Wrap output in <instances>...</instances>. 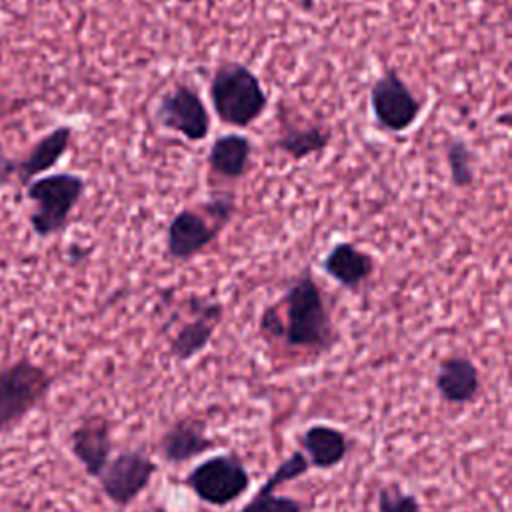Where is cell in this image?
<instances>
[{
	"label": "cell",
	"instance_id": "1",
	"mask_svg": "<svg viewBox=\"0 0 512 512\" xmlns=\"http://www.w3.org/2000/svg\"><path fill=\"white\" fill-rule=\"evenodd\" d=\"M260 332L282 340L288 348L328 352L334 342V324L322 288L304 270L290 280L280 304L268 306L260 316Z\"/></svg>",
	"mask_w": 512,
	"mask_h": 512
},
{
	"label": "cell",
	"instance_id": "2",
	"mask_svg": "<svg viewBox=\"0 0 512 512\" xmlns=\"http://www.w3.org/2000/svg\"><path fill=\"white\" fill-rule=\"evenodd\" d=\"M208 96L218 120L234 128L252 126L268 108V94L258 74L240 62L216 66Z\"/></svg>",
	"mask_w": 512,
	"mask_h": 512
},
{
	"label": "cell",
	"instance_id": "3",
	"mask_svg": "<svg viewBox=\"0 0 512 512\" xmlns=\"http://www.w3.org/2000/svg\"><path fill=\"white\" fill-rule=\"evenodd\" d=\"M86 182L78 174L58 172L42 176L28 184V198L36 204L30 216L34 232L42 238L62 230L70 212L80 202Z\"/></svg>",
	"mask_w": 512,
	"mask_h": 512
},
{
	"label": "cell",
	"instance_id": "4",
	"mask_svg": "<svg viewBox=\"0 0 512 512\" xmlns=\"http://www.w3.org/2000/svg\"><path fill=\"white\" fill-rule=\"evenodd\" d=\"M198 500L208 506H228L250 488V472L236 454H216L196 464L184 476Z\"/></svg>",
	"mask_w": 512,
	"mask_h": 512
},
{
	"label": "cell",
	"instance_id": "5",
	"mask_svg": "<svg viewBox=\"0 0 512 512\" xmlns=\"http://www.w3.org/2000/svg\"><path fill=\"white\" fill-rule=\"evenodd\" d=\"M422 108L424 102L392 68L384 70L370 86L372 116L376 124L390 134H402L410 130L418 122Z\"/></svg>",
	"mask_w": 512,
	"mask_h": 512
},
{
	"label": "cell",
	"instance_id": "6",
	"mask_svg": "<svg viewBox=\"0 0 512 512\" xmlns=\"http://www.w3.org/2000/svg\"><path fill=\"white\" fill-rule=\"evenodd\" d=\"M154 118L160 128L202 142L210 132V114L194 86L176 82L156 104Z\"/></svg>",
	"mask_w": 512,
	"mask_h": 512
},
{
	"label": "cell",
	"instance_id": "7",
	"mask_svg": "<svg viewBox=\"0 0 512 512\" xmlns=\"http://www.w3.org/2000/svg\"><path fill=\"white\" fill-rule=\"evenodd\" d=\"M156 470V462L146 452L126 450L110 458L98 478L108 500L124 508L148 488Z\"/></svg>",
	"mask_w": 512,
	"mask_h": 512
},
{
	"label": "cell",
	"instance_id": "8",
	"mask_svg": "<svg viewBox=\"0 0 512 512\" xmlns=\"http://www.w3.org/2000/svg\"><path fill=\"white\" fill-rule=\"evenodd\" d=\"M224 230L204 208L178 210L166 228V254L174 262H186L206 250Z\"/></svg>",
	"mask_w": 512,
	"mask_h": 512
},
{
	"label": "cell",
	"instance_id": "9",
	"mask_svg": "<svg viewBox=\"0 0 512 512\" xmlns=\"http://www.w3.org/2000/svg\"><path fill=\"white\" fill-rule=\"evenodd\" d=\"M50 386L46 372L30 362H18L0 376V430L22 416Z\"/></svg>",
	"mask_w": 512,
	"mask_h": 512
},
{
	"label": "cell",
	"instance_id": "10",
	"mask_svg": "<svg viewBox=\"0 0 512 512\" xmlns=\"http://www.w3.org/2000/svg\"><path fill=\"white\" fill-rule=\"evenodd\" d=\"M194 318L188 320L172 338H170V354L178 362H188L194 356H198L212 340L224 308L220 302L204 300V298H192L190 300Z\"/></svg>",
	"mask_w": 512,
	"mask_h": 512
},
{
	"label": "cell",
	"instance_id": "11",
	"mask_svg": "<svg viewBox=\"0 0 512 512\" xmlns=\"http://www.w3.org/2000/svg\"><path fill=\"white\" fill-rule=\"evenodd\" d=\"M308 470L310 464L306 456L300 450H294L276 466V470L260 484L256 494L238 512H304L300 500L276 494V488L306 474Z\"/></svg>",
	"mask_w": 512,
	"mask_h": 512
},
{
	"label": "cell",
	"instance_id": "12",
	"mask_svg": "<svg viewBox=\"0 0 512 512\" xmlns=\"http://www.w3.org/2000/svg\"><path fill=\"white\" fill-rule=\"evenodd\" d=\"M434 386L438 396L454 406H464L476 400L482 380L478 366L464 354L446 356L438 364V372L434 378Z\"/></svg>",
	"mask_w": 512,
	"mask_h": 512
},
{
	"label": "cell",
	"instance_id": "13",
	"mask_svg": "<svg viewBox=\"0 0 512 512\" xmlns=\"http://www.w3.org/2000/svg\"><path fill=\"white\" fill-rule=\"evenodd\" d=\"M376 260L372 254L360 250L354 242H336L322 258V270L346 290H360L374 274Z\"/></svg>",
	"mask_w": 512,
	"mask_h": 512
},
{
	"label": "cell",
	"instance_id": "14",
	"mask_svg": "<svg viewBox=\"0 0 512 512\" xmlns=\"http://www.w3.org/2000/svg\"><path fill=\"white\" fill-rule=\"evenodd\" d=\"M214 446L216 442L204 430V420L186 416L176 420L160 436L158 452L170 464H184L206 454Z\"/></svg>",
	"mask_w": 512,
	"mask_h": 512
},
{
	"label": "cell",
	"instance_id": "15",
	"mask_svg": "<svg viewBox=\"0 0 512 512\" xmlns=\"http://www.w3.org/2000/svg\"><path fill=\"white\" fill-rule=\"evenodd\" d=\"M332 142V130L326 124H298L292 116L280 114L274 146L294 162L322 154Z\"/></svg>",
	"mask_w": 512,
	"mask_h": 512
},
{
	"label": "cell",
	"instance_id": "16",
	"mask_svg": "<svg viewBox=\"0 0 512 512\" xmlns=\"http://www.w3.org/2000/svg\"><path fill=\"white\" fill-rule=\"evenodd\" d=\"M302 454L306 456L310 468L330 470L344 462L348 456L346 434L330 424H312L300 436Z\"/></svg>",
	"mask_w": 512,
	"mask_h": 512
},
{
	"label": "cell",
	"instance_id": "17",
	"mask_svg": "<svg viewBox=\"0 0 512 512\" xmlns=\"http://www.w3.org/2000/svg\"><path fill=\"white\" fill-rule=\"evenodd\" d=\"M72 452L90 476H100L110 460L112 438L104 418H92L72 432Z\"/></svg>",
	"mask_w": 512,
	"mask_h": 512
},
{
	"label": "cell",
	"instance_id": "18",
	"mask_svg": "<svg viewBox=\"0 0 512 512\" xmlns=\"http://www.w3.org/2000/svg\"><path fill=\"white\" fill-rule=\"evenodd\" d=\"M252 140L240 132L218 136L208 152L210 172L224 180H238L248 172Z\"/></svg>",
	"mask_w": 512,
	"mask_h": 512
},
{
	"label": "cell",
	"instance_id": "19",
	"mask_svg": "<svg viewBox=\"0 0 512 512\" xmlns=\"http://www.w3.org/2000/svg\"><path fill=\"white\" fill-rule=\"evenodd\" d=\"M72 140V128L70 126H58L50 130L42 140L34 144L30 154L16 162V176L22 184H30L34 176H40L42 172L54 168L60 158L66 154Z\"/></svg>",
	"mask_w": 512,
	"mask_h": 512
},
{
	"label": "cell",
	"instance_id": "20",
	"mask_svg": "<svg viewBox=\"0 0 512 512\" xmlns=\"http://www.w3.org/2000/svg\"><path fill=\"white\" fill-rule=\"evenodd\" d=\"M446 160H448V172L450 182L456 188H468L476 180V154L462 138H450L446 142Z\"/></svg>",
	"mask_w": 512,
	"mask_h": 512
},
{
	"label": "cell",
	"instance_id": "21",
	"mask_svg": "<svg viewBox=\"0 0 512 512\" xmlns=\"http://www.w3.org/2000/svg\"><path fill=\"white\" fill-rule=\"evenodd\" d=\"M378 512H424L416 494L406 492L398 484H386L378 490Z\"/></svg>",
	"mask_w": 512,
	"mask_h": 512
},
{
	"label": "cell",
	"instance_id": "22",
	"mask_svg": "<svg viewBox=\"0 0 512 512\" xmlns=\"http://www.w3.org/2000/svg\"><path fill=\"white\" fill-rule=\"evenodd\" d=\"M90 248H82V246H70V260L72 262H80L84 256H88Z\"/></svg>",
	"mask_w": 512,
	"mask_h": 512
},
{
	"label": "cell",
	"instance_id": "23",
	"mask_svg": "<svg viewBox=\"0 0 512 512\" xmlns=\"http://www.w3.org/2000/svg\"><path fill=\"white\" fill-rule=\"evenodd\" d=\"M298 4H300V8H302V10L310 12V10H314V6H316V0H298Z\"/></svg>",
	"mask_w": 512,
	"mask_h": 512
},
{
	"label": "cell",
	"instance_id": "24",
	"mask_svg": "<svg viewBox=\"0 0 512 512\" xmlns=\"http://www.w3.org/2000/svg\"><path fill=\"white\" fill-rule=\"evenodd\" d=\"M496 122H498V124L508 126V124H510V112H504L502 116H498V118H496Z\"/></svg>",
	"mask_w": 512,
	"mask_h": 512
},
{
	"label": "cell",
	"instance_id": "25",
	"mask_svg": "<svg viewBox=\"0 0 512 512\" xmlns=\"http://www.w3.org/2000/svg\"><path fill=\"white\" fill-rule=\"evenodd\" d=\"M158 512H166V510H158Z\"/></svg>",
	"mask_w": 512,
	"mask_h": 512
}]
</instances>
